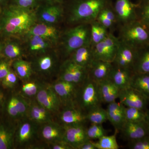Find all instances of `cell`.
Listing matches in <instances>:
<instances>
[{
  "mask_svg": "<svg viewBox=\"0 0 149 149\" xmlns=\"http://www.w3.org/2000/svg\"><path fill=\"white\" fill-rule=\"evenodd\" d=\"M2 13L0 31L7 37L22 38L37 22L35 10L10 5L4 9Z\"/></svg>",
  "mask_w": 149,
  "mask_h": 149,
  "instance_id": "1",
  "label": "cell"
},
{
  "mask_svg": "<svg viewBox=\"0 0 149 149\" xmlns=\"http://www.w3.org/2000/svg\"><path fill=\"white\" fill-rule=\"evenodd\" d=\"M109 0H72L63 4V22L68 26L91 23L97 19L102 10L109 5Z\"/></svg>",
  "mask_w": 149,
  "mask_h": 149,
  "instance_id": "2",
  "label": "cell"
},
{
  "mask_svg": "<svg viewBox=\"0 0 149 149\" xmlns=\"http://www.w3.org/2000/svg\"><path fill=\"white\" fill-rule=\"evenodd\" d=\"M91 23H83L63 30L56 47L61 58H68L78 48L91 44Z\"/></svg>",
  "mask_w": 149,
  "mask_h": 149,
  "instance_id": "3",
  "label": "cell"
},
{
  "mask_svg": "<svg viewBox=\"0 0 149 149\" xmlns=\"http://www.w3.org/2000/svg\"><path fill=\"white\" fill-rule=\"evenodd\" d=\"M60 56L56 48L29 58L33 73L42 79L58 76L61 62Z\"/></svg>",
  "mask_w": 149,
  "mask_h": 149,
  "instance_id": "4",
  "label": "cell"
},
{
  "mask_svg": "<svg viewBox=\"0 0 149 149\" xmlns=\"http://www.w3.org/2000/svg\"><path fill=\"white\" fill-rule=\"evenodd\" d=\"M119 41L138 49L149 45V30L138 20L119 26Z\"/></svg>",
  "mask_w": 149,
  "mask_h": 149,
  "instance_id": "5",
  "label": "cell"
},
{
  "mask_svg": "<svg viewBox=\"0 0 149 149\" xmlns=\"http://www.w3.org/2000/svg\"><path fill=\"white\" fill-rule=\"evenodd\" d=\"M75 103L86 114L91 110L101 106L97 83L88 77L79 88Z\"/></svg>",
  "mask_w": 149,
  "mask_h": 149,
  "instance_id": "6",
  "label": "cell"
},
{
  "mask_svg": "<svg viewBox=\"0 0 149 149\" xmlns=\"http://www.w3.org/2000/svg\"><path fill=\"white\" fill-rule=\"evenodd\" d=\"M37 22L59 25L63 22L64 7L59 3H41L35 10Z\"/></svg>",
  "mask_w": 149,
  "mask_h": 149,
  "instance_id": "7",
  "label": "cell"
},
{
  "mask_svg": "<svg viewBox=\"0 0 149 149\" xmlns=\"http://www.w3.org/2000/svg\"><path fill=\"white\" fill-rule=\"evenodd\" d=\"M88 77V70L68 58L62 62L58 74V80L78 85H82Z\"/></svg>",
  "mask_w": 149,
  "mask_h": 149,
  "instance_id": "8",
  "label": "cell"
},
{
  "mask_svg": "<svg viewBox=\"0 0 149 149\" xmlns=\"http://www.w3.org/2000/svg\"><path fill=\"white\" fill-rule=\"evenodd\" d=\"M119 44L118 38L113 33L109 32L104 40L93 47L95 59L112 63Z\"/></svg>",
  "mask_w": 149,
  "mask_h": 149,
  "instance_id": "9",
  "label": "cell"
},
{
  "mask_svg": "<svg viewBox=\"0 0 149 149\" xmlns=\"http://www.w3.org/2000/svg\"><path fill=\"white\" fill-rule=\"evenodd\" d=\"M35 97L37 102L45 108L51 113H59L62 108L60 99L51 85L41 83Z\"/></svg>",
  "mask_w": 149,
  "mask_h": 149,
  "instance_id": "10",
  "label": "cell"
},
{
  "mask_svg": "<svg viewBox=\"0 0 149 149\" xmlns=\"http://www.w3.org/2000/svg\"><path fill=\"white\" fill-rule=\"evenodd\" d=\"M81 85L57 79L51 85L60 99L63 107L76 104L77 92Z\"/></svg>",
  "mask_w": 149,
  "mask_h": 149,
  "instance_id": "11",
  "label": "cell"
},
{
  "mask_svg": "<svg viewBox=\"0 0 149 149\" xmlns=\"http://www.w3.org/2000/svg\"><path fill=\"white\" fill-rule=\"evenodd\" d=\"M22 39L24 43L26 57L29 58L56 48L49 41L37 35H26Z\"/></svg>",
  "mask_w": 149,
  "mask_h": 149,
  "instance_id": "12",
  "label": "cell"
},
{
  "mask_svg": "<svg viewBox=\"0 0 149 149\" xmlns=\"http://www.w3.org/2000/svg\"><path fill=\"white\" fill-rule=\"evenodd\" d=\"M38 123L28 118H24L15 133L14 143L19 147L29 146L37 135Z\"/></svg>",
  "mask_w": 149,
  "mask_h": 149,
  "instance_id": "13",
  "label": "cell"
},
{
  "mask_svg": "<svg viewBox=\"0 0 149 149\" xmlns=\"http://www.w3.org/2000/svg\"><path fill=\"white\" fill-rule=\"evenodd\" d=\"M62 31L59 25L37 22L31 27L26 35H37L42 37L52 43L56 48Z\"/></svg>",
  "mask_w": 149,
  "mask_h": 149,
  "instance_id": "14",
  "label": "cell"
},
{
  "mask_svg": "<svg viewBox=\"0 0 149 149\" xmlns=\"http://www.w3.org/2000/svg\"><path fill=\"white\" fill-rule=\"evenodd\" d=\"M136 6L137 4L130 0H116L113 9L117 17L118 28L138 19Z\"/></svg>",
  "mask_w": 149,
  "mask_h": 149,
  "instance_id": "15",
  "label": "cell"
},
{
  "mask_svg": "<svg viewBox=\"0 0 149 149\" xmlns=\"http://www.w3.org/2000/svg\"><path fill=\"white\" fill-rule=\"evenodd\" d=\"M137 50L136 48L119 41L118 49L113 64L133 71Z\"/></svg>",
  "mask_w": 149,
  "mask_h": 149,
  "instance_id": "16",
  "label": "cell"
},
{
  "mask_svg": "<svg viewBox=\"0 0 149 149\" xmlns=\"http://www.w3.org/2000/svg\"><path fill=\"white\" fill-rule=\"evenodd\" d=\"M118 98L120 103L125 107L146 110L149 100L143 95L131 87L120 91Z\"/></svg>",
  "mask_w": 149,
  "mask_h": 149,
  "instance_id": "17",
  "label": "cell"
},
{
  "mask_svg": "<svg viewBox=\"0 0 149 149\" xmlns=\"http://www.w3.org/2000/svg\"><path fill=\"white\" fill-rule=\"evenodd\" d=\"M65 128L63 141L66 142L74 149H78L81 145L88 139L86 128L83 124L63 125Z\"/></svg>",
  "mask_w": 149,
  "mask_h": 149,
  "instance_id": "18",
  "label": "cell"
},
{
  "mask_svg": "<svg viewBox=\"0 0 149 149\" xmlns=\"http://www.w3.org/2000/svg\"><path fill=\"white\" fill-rule=\"evenodd\" d=\"M59 118L63 125L84 124L87 121L86 113L76 104L63 107Z\"/></svg>",
  "mask_w": 149,
  "mask_h": 149,
  "instance_id": "19",
  "label": "cell"
},
{
  "mask_svg": "<svg viewBox=\"0 0 149 149\" xmlns=\"http://www.w3.org/2000/svg\"><path fill=\"white\" fill-rule=\"evenodd\" d=\"M120 131L123 138L129 141H135L149 136V130L146 121L126 122Z\"/></svg>",
  "mask_w": 149,
  "mask_h": 149,
  "instance_id": "20",
  "label": "cell"
},
{
  "mask_svg": "<svg viewBox=\"0 0 149 149\" xmlns=\"http://www.w3.org/2000/svg\"><path fill=\"white\" fill-rule=\"evenodd\" d=\"M40 130V136L44 141L49 144L63 141L65 128L63 125L52 122L42 123Z\"/></svg>",
  "mask_w": 149,
  "mask_h": 149,
  "instance_id": "21",
  "label": "cell"
},
{
  "mask_svg": "<svg viewBox=\"0 0 149 149\" xmlns=\"http://www.w3.org/2000/svg\"><path fill=\"white\" fill-rule=\"evenodd\" d=\"M68 58L88 70L95 60L93 47L91 44L78 48L73 52Z\"/></svg>",
  "mask_w": 149,
  "mask_h": 149,
  "instance_id": "22",
  "label": "cell"
},
{
  "mask_svg": "<svg viewBox=\"0 0 149 149\" xmlns=\"http://www.w3.org/2000/svg\"><path fill=\"white\" fill-rule=\"evenodd\" d=\"M133 73L132 70L121 68L113 64L108 78L121 91L130 87Z\"/></svg>",
  "mask_w": 149,
  "mask_h": 149,
  "instance_id": "23",
  "label": "cell"
},
{
  "mask_svg": "<svg viewBox=\"0 0 149 149\" xmlns=\"http://www.w3.org/2000/svg\"><path fill=\"white\" fill-rule=\"evenodd\" d=\"M3 45L2 52L6 57L10 60L26 57L24 43L22 38L12 37Z\"/></svg>",
  "mask_w": 149,
  "mask_h": 149,
  "instance_id": "24",
  "label": "cell"
},
{
  "mask_svg": "<svg viewBox=\"0 0 149 149\" xmlns=\"http://www.w3.org/2000/svg\"><path fill=\"white\" fill-rule=\"evenodd\" d=\"M112 67V63L95 59L88 69V77L99 83L108 78Z\"/></svg>",
  "mask_w": 149,
  "mask_h": 149,
  "instance_id": "25",
  "label": "cell"
},
{
  "mask_svg": "<svg viewBox=\"0 0 149 149\" xmlns=\"http://www.w3.org/2000/svg\"><path fill=\"white\" fill-rule=\"evenodd\" d=\"M97 83L102 103L108 104L118 98L120 90L110 78Z\"/></svg>",
  "mask_w": 149,
  "mask_h": 149,
  "instance_id": "26",
  "label": "cell"
},
{
  "mask_svg": "<svg viewBox=\"0 0 149 149\" xmlns=\"http://www.w3.org/2000/svg\"><path fill=\"white\" fill-rule=\"evenodd\" d=\"M133 71L149 74V45L138 49Z\"/></svg>",
  "mask_w": 149,
  "mask_h": 149,
  "instance_id": "27",
  "label": "cell"
},
{
  "mask_svg": "<svg viewBox=\"0 0 149 149\" xmlns=\"http://www.w3.org/2000/svg\"><path fill=\"white\" fill-rule=\"evenodd\" d=\"M12 66L19 78L24 82L30 80L34 74L30 61L23 58L13 60Z\"/></svg>",
  "mask_w": 149,
  "mask_h": 149,
  "instance_id": "28",
  "label": "cell"
},
{
  "mask_svg": "<svg viewBox=\"0 0 149 149\" xmlns=\"http://www.w3.org/2000/svg\"><path fill=\"white\" fill-rule=\"evenodd\" d=\"M130 87L143 95L149 100V74L133 73Z\"/></svg>",
  "mask_w": 149,
  "mask_h": 149,
  "instance_id": "29",
  "label": "cell"
},
{
  "mask_svg": "<svg viewBox=\"0 0 149 149\" xmlns=\"http://www.w3.org/2000/svg\"><path fill=\"white\" fill-rule=\"evenodd\" d=\"M15 130L7 124L0 123V149H9L13 148Z\"/></svg>",
  "mask_w": 149,
  "mask_h": 149,
  "instance_id": "30",
  "label": "cell"
},
{
  "mask_svg": "<svg viewBox=\"0 0 149 149\" xmlns=\"http://www.w3.org/2000/svg\"><path fill=\"white\" fill-rule=\"evenodd\" d=\"M86 115L87 121L91 123L102 124L108 120L106 110L101 106L97 107L88 112Z\"/></svg>",
  "mask_w": 149,
  "mask_h": 149,
  "instance_id": "31",
  "label": "cell"
},
{
  "mask_svg": "<svg viewBox=\"0 0 149 149\" xmlns=\"http://www.w3.org/2000/svg\"><path fill=\"white\" fill-rule=\"evenodd\" d=\"M124 113L125 122H141L146 120V110L125 107Z\"/></svg>",
  "mask_w": 149,
  "mask_h": 149,
  "instance_id": "32",
  "label": "cell"
},
{
  "mask_svg": "<svg viewBox=\"0 0 149 149\" xmlns=\"http://www.w3.org/2000/svg\"><path fill=\"white\" fill-rule=\"evenodd\" d=\"M136 4L138 19L149 30V0H141Z\"/></svg>",
  "mask_w": 149,
  "mask_h": 149,
  "instance_id": "33",
  "label": "cell"
},
{
  "mask_svg": "<svg viewBox=\"0 0 149 149\" xmlns=\"http://www.w3.org/2000/svg\"><path fill=\"white\" fill-rule=\"evenodd\" d=\"M116 133L114 135H107L99 139L97 142H93L97 149H118L119 146L117 142Z\"/></svg>",
  "mask_w": 149,
  "mask_h": 149,
  "instance_id": "34",
  "label": "cell"
},
{
  "mask_svg": "<svg viewBox=\"0 0 149 149\" xmlns=\"http://www.w3.org/2000/svg\"><path fill=\"white\" fill-rule=\"evenodd\" d=\"M107 130L105 129L102 124H94L86 129V134L89 140H98L107 134Z\"/></svg>",
  "mask_w": 149,
  "mask_h": 149,
  "instance_id": "35",
  "label": "cell"
},
{
  "mask_svg": "<svg viewBox=\"0 0 149 149\" xmlns=\"http://www.w3.org/2000/svg\"><path fill=\"white\" fill-rule=\"evenodd\" d=\"M41 83L36 81L30 80L24 82L21 88V93L26 97H36L40 89Z\"/></svg>",
  "mask_w": 149,
  "mask_h": 149,
  "instance_id": "36",
  "label": "cell"
},
{
  "mask_svg": "<svg viewBox=\"0 0 149 149\" xmlns=\"http://www.w3.org/2000/svg\"><path fill=\"white\" fill-rule=\"evenodd\" d=\"M124 111V110L123 111L116 112L107 111L108 120L113 125L116 131H120L125 123Z\"/></svg>",
  "mask_w": 149,
  "mask_h": 149,
  "instance_id": "37",
  "label": "cell"
},
{
  "mask_svg": "<svg viewBox=\"0 0 149 149\" xmlns=\"http://www.w3.org/2000/svg\"><path fill=\"white\" fill-rule=\"evenodd\" d=\"M13 96L20 118L23 119L26 118L28 116L29 104L23 98L22 96L16 95Z\"/></svg>",
  "mask_w": 149,
  "mask_h": 149,
  "instance_id": "38",
  "label": "cell"
},
{
  "mask_svg": "<svg viewBox=\"0 0 149 149\" xmlns=\"http://www.w3.org/2000/svg\"><path fill=\"white\" fill-rule=\"evenodd\" d=\"M40 3V0H12L10 5L24 9L35 10Z\"/></svg>",
  "mask_w": 149,
  "mask_h": 149,
  "instance_id": "39",
  "label": "cell"
},
{
  "mask_svg": "<svg viewBox=\"0 0 149 149\" xmlns=\"http://www.w3.org/2000/svg\"><path fill=\"white\" fill-rule=\"evenodd\" d=\"M19 77L13 70L10 69L7 75L1 81L4 88L12 89L18 83Z\"/></svg>",
  "mask_w": 149,
  "mask_h": 149,
  "instance_id": "40",
  "label": "cell"
},
{
  "mask_svg": "<svg viewBox=\"0 0 149 149\" xmlns=\"http://www.w3.org/2000/svg\"><path fill=\"white\" fill-rule=\"evenodd\" d=\"M91 43L92 47L101 42L99 33V22L97 20L91 23Z\"/></svg>",
  "mask_w": 149,
  "mask_h": 149,
  "instance_id": "41",
  "label": "cell"
},
{
  "mask_svg": "<svg viewBox=\"0 0 149 149\" xmlns=\"http://www.w3.org/2000/svg\"><path fill=\"white\" fill-rule=\"evenodd\" d=\"M128 147L131 149H149V136L129 141Z\"/></svg>",
  "mask_w": 149,
  "mask_h": 149,
  "instance_id": "42",
  "label": "cell"
},
{
  "mask_svg": "<svg viewBox=\"0 0 149 149\" xmlns=\"http://www.w3.org/2000/svg\"><path fill=\"white\" fill-rule=\"evenodd\" d=\"M96 20L104 27L106 28L109 32L112 33H113L116 28L118 29L117 24L107 18L104 15L100 13V12L99 13Z\"/></svg>",
  "mask_w": 149,
  "mask_h": 149,
  "instance_id": "43",
  "label": "cell"
},
{
  "mask_svg": "<svg viewBox=\"0 0 149 149\" xmlns=\"http://www.w3.org/2000/svg\"><path fill=\"white\" fill-rule=\"evenodd\" d=\"M7 109V112L8 114L12 118H20L13 96L9 100Z\"/></svg>",
  "mask_w": 149,
  "mask_h": 149,
  "instance_id": "44",
  "label": "cell"
},
{
  "mask_svg": "<svg viewBox=\"0 0 149 149\" xmlns=\"http://www.w3.org/2000/svg\"><path fill=\"white\" fill-rule=\"evenodd\" d=\"M10 67V63L7 61H0V82L8 74L11 69Z\"/></svg>",
  "mask_w": 149,
  "mask_h": 149,
  "instance_id": "45",
  "label": "cell"
},
{
  "mask_svg": "<svg viewBox=\"0 0 149 149\" xmlns=\"http://www.w3.org/2000/svg\"><path fill=\"white\" fill-rule=\"evenodd\" d=\"M50 148L53 149H74L71 146L63 141H57L49 144Z\"/></svg>",
  "mask_w": 149,
  "mask_h": 149,
  "instance_id": "46",
  "label": "cell"
},
{
  "mask_svg": "<svg viewBox=\"0 0 149 149\" xmlns=\"http://www.w3.org/2000/svg\"><path fill=\"white\" fill-rule=\"evenodd\" d=\"M78 149H97L93 141L88 140L79 147Z\"/></svg>",
  "mask_w": 149,
  "mask_h": 149,
  "instance_id": "47",
  "label": "cell"
},
{
  "mask_svg": "<svg viewBox=\"0 0 149 149\" xmlns=\"http://www.w3.org/2000/svg\"><path fill=\"white\" fill-rule=\"evenodd\" d=\"M66 0H40L41 3H59L64 4Z\"/></svg>",
  "mask_w": 149,
  "mask_h": 149,
  "instance_id": "48",
  "label": "cell"
},
{
  "mask_svg": "<svg viewBox=\"0 0 149 149\" xmlns=\"http://www.w3.org/2000/svg\"><path fill=\"white\" fill-rule=\"evenodd\" d=\"M12 0H0V6H6V7L9 6L8 4L9 2L11 3Z\"/></svg>",
  "mask_w": 149,
  "mask_h": 149,
  "instance_id": "49",
  "label": "cell"
},
{
  "mask_svg": "<svg viewBox=\"0 0 149 149\" xmlns=\"http://www.w3.org/2000/svg\"><path fill=\"white\" fill-rule=\"evenodd\" d=\"M4 98V94L2 91L0 89V108L2 104L3 99Z\"/></svg>",
  "mask_w": 149,
  "mask_h": 149,
  "instance_id": "50",
  "label": "cell"
},
{
  "mask_svg": "<svg viewBox=\"0 0 149 149\" xmlns=\"http://www.w3.org/2000/svg\"><path fill=\"white\" fill-rule=\"evenodd\" d=\"M146 121L147 125L149 130V109L146 110Z\"/></svg>",
  "mask_w": 149,
  "mask_h": 149,
  "instance_id": "51",
  "label": "cell"
},
{
  "mask_svg": "<svg viewBox=\"0 0 149 149\" xmlns=\"http://www.w3.org/2000/svg\"><path fill=\"white\" fill-rule=\"evenodd\" d=\"M3 45L1 42H0V55L2 52Z\"/></svg>",
  "mask_w": 149,
  "mask_h": 149,
  "instance_id": "52",
  "label": "cell"
}]
</instances>
